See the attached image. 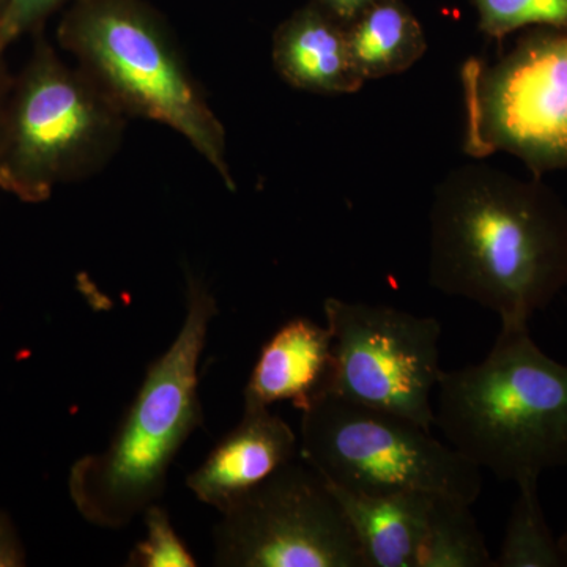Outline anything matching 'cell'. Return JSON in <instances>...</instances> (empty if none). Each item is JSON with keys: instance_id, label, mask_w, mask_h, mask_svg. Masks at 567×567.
I'll return each mask as SVG.
<instances>
[{"instance_id": "6da1fadb", "label": "cell", "mask_w": 567, "mask_h": 567, "mask_svg": "<svg viewBox=\"0 0 567 567\" xmlns=\"http://www.w3.org/2000/svg\"><path fill=\"white\" fill-rule=\"evenodd\" d=\"M429 282L502 323H529L567 287L565 205L537 177L456 167L429 212Z\"/></svg>"}, {"instance_id": "7a4b0ae2", "label": "cell", "mask_w": 567, "mask_h": 567, "mask_svg": "<svg viewBox=\"0 0 567 567\" xmlns=\"http://www.w3.org/2000/svg\"><path fill=\"white\" fill-rule=\"evenodd\" d=\"M529 323H502L481 363L443 372L435 425L477 468L502 481L567 465V365L533 341Z\"/></svg>"}, {"instance_id": "3957f363", "label": "cell", "mask_w": 567, "mask_h": 567, "mask_svg": "<svg viewBox=\"0 0 567 567\" xmlns=\"http://www.w3.org/2000/svg\"><path fill=\"white\" fill-rule=\"evenodd\" d=\"M216 301L189 276L186 317L169 349L148 365L136 399L110 445L74 462L69 491L95 527L118 529L158 502L183 443L203 425L199 361Z\"/></svg>"}, {"instance_id": "277c9868", "label": "cell", "mask_w": 567, "mask_h": 567, "mask_svg": "<svg viewBox=\"0 0 567 567\" xmlns=\"http://www.w3.org/2000/svg\"><path fill=\"white\" fill-rule=\"evenodd\" d=\"M80 69L123 114L181 133L234 189L226 132L166 32L125 0L82 9L63 29Z\"/></svg>"}, {"instance_id": "5b68a950", "label": "cell", "mask_w": 567, "mask_h": 567, "mask_svg": "<svg viewBox=\"0 0 567 567\" xmlns=\"http://www.w3.org/2000/svg\"><path fill=\"white\" fill-rule=\"evenodd\" d=\"M123 117L84 71L37 52L0 128V188L41 203L95 173L121 144Z\"/></svg>"}, {"instance_id": "8992f818", "label": "cell", "mask_w": 567, "mask_h": 567, "mask_svg": "<svg viewBox=\"0 0 567 567\" xmlns=\"http://www.w3.org/2000/svg\"><path fill=\"white\" fill-rule=\"evenodd\" d=\"M300 457L331 487L360 495L425 492L472 506L483 473L420 425L324 394L301 416Z\"/></svg>"}, {"instance_id": "52a82bcc", "label": "cell", "mask_w": 567, "mask_h": 567, "mask_svg": "<svg viewBox=\"0 0 567 567\" xmlns=\"http://www.w3.org/2000/svg\"><path fill=\"white\" fill-rule=\"evenodd\" d=\"M464 151L505 152L539 178L567 167V31L529 29L494 62L461 69Z\"/></svg>"}, {"instance_id": "ba28073f", "label": "cell", "mask_w": 567, "mask_h": 567, "mask_svg": "<svg viewBox=\"0 0 567 567\" xmlns=\"http://www.w3.org/2000/svg\"><path fill=\"white\" fill-rule=\"evenodd\" d=\"M213 543L216 566L365 567L341 503L297 458L223 511Z\"/></svg>"}, {"instance_id": "9c48e42d", "label": "cell", "mask_w": 567, "mask_h": 567, "mask_svg": "<svg viewBox=\"0 0 567 567\" xmlns=\"http://www.w3.org/2000/svg\"><path fill=\"white\" fill-rule=\"evenodd\" d=\"M333 338L330 393L405 417L431 432L440 369L442 324L385 305L327 298Z\"/></svg>"}, {"instance_id": "30bf717a", "label": "cell", "mask_w": 567, "mask_h": 567, "mask_svg": "<svg viewBox=\"0 0 567 567\" xmlns=\"http://www.w3.org/2000/svg\"><path fill=\"white\" fill-rule=\"evenodd\" d=\"M297 456L300 445L290 425L268 406L245 404L240 423L219 440L186 486L223 513Z\"/></svg>"}, {"instance_id": "8fae6325", "label": "cell", "mask_w": 567, "mask_h": 567, "mask_svg": "<svg viewBox=\"0 0 567 567\" xmlns=\"http://www.w3.org/2000/svg\"><path fill=\"white\" fill-rule=\"evenodd\" d=\"M333 338L328 327L306 317L289 320L260 350L245 388V404L292 402L305 412L330 393Z\"/></svg>"}, {"instance_id": "7c38bea8", "label": "cell", "mask_w": 567, "mask_h": 567, "mask_svg": "<svg viewBox=\"0 0 567 567\" xmlns=\"http://www.w3.org/2000/svg\"><path fill=\"white\" fill-rule=\"evenodd\" d=\"M275 70L287 84L320 95H349L363 87L354 65L347 25L319 3L284 22L274 39Z\"/></svg>"}, {"instance_id": "4fadbf2b", "label": "cell", "mask_w": 567, "mask_h": 567, "mask_svg": "<svg viewBox=\"0 0 567 567\" xmlns=\"http://www.w3.org/2000/svg\"><path fill=\"white\" fill-rule=\"evenodd\" d=\"M331 491L352 525L365 567H416L429 506L436 494L360 495L336 487Z\"/></svg>"}, {"instance_id": "5bb4252c", "label": "cell", "mask_w": 567, "mask_h": 567, "mask_svg": "<svg viewBox=\"0 0 567 567\" xmlns=\"http://www.w3.org/2000/svg\"><path fill=\"white\" fill-rule=\"evenodd\" d=\"M347 39L364 81L404 73L427 51L423 25L404 0H374L347 25Z\"/></svg>"}, {"instance_id": "9a60e30c", "label": "cell", "mask_w": 567, "mask_h": 567, "mask_svg": "<svg viewBox=\"0 0 567 567\" xmlns=\"http://www.w3.org/2000/svg\"><path fill=\"white\" fill-rule=\"evenodd\" d=\"M416 567H494L470 505L450 496L432 495Z\"/></svg>"}, {"instance_id": "2e32d148", "label": "cell", "mask_w": 567, "mask_h": 567, "mask_svg": "<svg viewBox=\"0 0 567 567\" xmlns=\"http://www.w3.org/2000/svg\"><path fill=\"white\" fill-rule=\"evenodd\" d=\"M537 481L539 477H525L516 483L517 498L494 567H565L558 539L540 505Z\"/></svg>"}, {"instance_id": "e0dca14e", "label": "cell", "mask_w": 567, "mask_h": 567, "mask_svg": "<svg viewBox=\"0 0 567 567\" xmlns=\"http://www.w3.org/2000/svg\"><path fill=\"white\" fill-rule=\"evenodd\" d=\"M477 28L487 37L503 40L522 29H565L567 0H472Z\"/></svg>"}, {"instance_id": "ac0fdd59", "label": "cell", "mask_w": 567, "mask_h": 567, "mask_svg": "<svg viewBox=\"0 0 567 567\" xmlns=\"http://www.w3.org/2000/svg\"><path fill=\"white\" fill-rule=\"evenodd\" d=\"M144 520L147 535L133 548L128 566L194 567L197 565L192 551L175 533L169 514L164 507L153 503L144 511Z\"/></svg>"}, {"instance_id": "d6986e66", "label": "cell", "mask_w": 567, "mask_h": 567, "mask_svg": "<svg viewBox=\"0 0 567 567\" xmlns=\"http://www.w3.org/2000/svg\"><path fill=\"white\" fill-rule=\"evenodd\" d=\"M58 2L59 0H9L0 14V47L3 48L17 39Z\"/></svg>"}, {"instance_id": "ffe728a7", "label": "cell", "mask_w": 567, "mask_h": 567, "mask_svg": "<svg viewBox=\"0 0 567 567\" xmlns=\"http://www.w3.org/2000/svg\"><path fill=\"white\" fill-rule=\"evenodd\" d=\"M25 565V551L10 517L0 511V567Z\"/></svg>"}, {"instance_id": "44dd1931", "label": "cell", "mask_w": 567, "mask_h": 567, "mask_svg": "<svg viewBox=\"0 0 567 567\" xmlns=\"http://www.w3.org/2000/svg\"><path fill=\"white\" fill-rule=\"evenodd\" d=\"M374 0H317L324 11L344 25L360 17Z\"/></svg>"}, {"instance_id": "7402d4cb", "label": "cell", "mask_w": 567, "mask_h": 567, "mask_svg": "<svg viewBox=\"0 0 567 567\" xmlns=\"http://www.w3.org/2000/svg\"><path fill=\"white\" fill-rule=\"evenodd\" d=\"M558 547L559 551H561L563 563L567 566V528L565 533L558 537Z\"/></svg>"}, {"instance_id": "603a6c76", "label": "cell", "mask_w": 567, "mask_h": 567, "mask_svg": "<svg viewBox=\"0 0 567 567\" xmlns=\"http://www.w3.org/2000/svg\"><path fill=\"white\" fill-rule=\"evenodd\" d=\"M0 54H2V47H0ZM2 63H0V104H2ZM0 128H2V123H0Z\"/></svg>"}]
</instances>
